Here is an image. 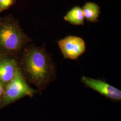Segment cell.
<instances>
[{
	"label": "cell",
	"instance_id": "6da1fadb",
	"mask_svg": "<svg viewBox=\"0 0 121 121\" xmlns=\"http://www.w3.org/2000/svg\"><path fill=\"white\" fill-rule=\"evenodd\" d=\"M23 69L30 82L43 90L55 79L56 68L50 54L44 48H26L22 60Z\"/></svg>",
	"mask_w": 121,
	"mask_h": 121
},
{
	"label": "cell",
	"instance_id": "7a4b0ae2",
	"mask_svg": "<svg viewBox=\"0 0 121 121\" xmlns=\"http://www.w3.org/2000/svg\"><path fill=\"white\" fill-rule=\"evenodd\" d=\"M29 40L17 21L10 18L0 19V49L18 52Z\"/></svg>",
	"mask_w": 121,
	"mask_h": 121
},
{
	"label": "cell",
	"instance_id": "3957f363",
	"mask_svg": "<svg viewBox=\"0 0 121 121\" xmlns=\"http://www.w3.org/2000/svg\"><path fill=\"white\" fill-rule=\"evenodd\" d=\"M36 92L26 82L20 70L15 76L4 86L1 104L4 106L24 96H32Z\"/></svg>",
	"mask_w": 121,
	"mask_h": 121
},
{
	"label": "cell",
	"instance_id": "277c9868",
	"mask_svg": "<svg viewBox=\"0 0 121 121\" xmlns=\"http://www.w3.org/2000/svg\"><path fill=\"white\" fill-rule=\"evenodd\" d=\"M64 58L76 60L86 50L84 40L78 36L68 35L57 42Z\"/></svg>",
	"mask_w": 121,
	"mask_h": 121
},
{
	"label": "cell",
	"instance_id": "5b68a950",
	"mask_svg": "<svg viewBox=\"0 0 121 121\" xmlns=\"http://www.w3.org/2000/svg\"><path fill=\"white\" fill-rule=\"evenodd\" d=\"M81 81L86 86L106 97L115 100H121V91L104 81L85 76H82Z\"/></svg>",
	"mask_w": 121,
	"mask_h": 121
},
{
	"label": "cell",
	"instance_id": "8992f818",
	"mask_svg": "<svg viewBox=\"0 0 121 121\" xmlns=\"http://www.w3.org/2000/svg\"><path fill=\"white\" fill-rule=\"evenodd\" d=\"M16 60L6 56L0 57V82L4 86L20 70Z\"/></svg>",
	"mask_w": 121,
	"mask_h": 121
},
{
	"label": "cell",
	"instance_id": "52a82bcc",
	"mask_svg": "<svg viewBox=\"0 0 121 121\" xmlns=\"http://www.w3.org/2000/svg\"><path fill=\"white\" fill-rule=\"evenodd\" d=\"M85 19L87 22L95 23L98 22L101 13L100 9L98 4L92 2H86L82 8Z\"/></svg>",
	"mask_w": 121,
	"mask_h": 121
},
{
	"label": "cell",
	"instance_id": "ba28073f",
	"mask_svg": "<svg viewBox=\"0 0 121 121\" xmlns=\"http://www.w3.org/2000/svg\"><path fill=\"white\" fill-rule=\"evenodd\" d=\"M63 18L65 21L73 25H84V19L82 9L80 6H75L66 13Z\"/></svg>",
	"mask_w": 121,
	"mask_h": 121
},
{
	"label": "cell",
	"instance_id": "9c48e42d",
	"mask_svg": "<svg viewBox=\"0 0 121 121\" xmlns=\"http://www.w3.org/2000/svg\"><path fill=\"white\" fill-rule=\"evenodd\" d=\"M15 0H0V12L9 8L14 2Z\"/></svg>",
	"mask_w": 121,
	"mask_h": 121
},
{
	"label": "cell",
	"instance_id": "30bf717a",
	"mask_svg": "<svg viewBox=\"0 0 121 121\" xmlns=\"http://www.w3.org/2000/svg\"><path fill=\"white\" fill-rule=\"evenodd\" d=\"M4 91V86L0 82V98L2 97Z\"/></svg>",
	"mask_w": 121,
	"mask_h": 121
}]
</instances>
